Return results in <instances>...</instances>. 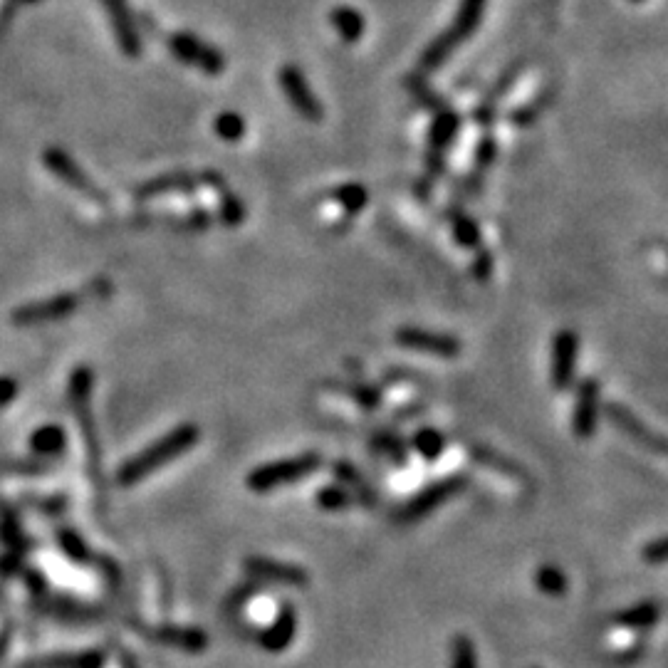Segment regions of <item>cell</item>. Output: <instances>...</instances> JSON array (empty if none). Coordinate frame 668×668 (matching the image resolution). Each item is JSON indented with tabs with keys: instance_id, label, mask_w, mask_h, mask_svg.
Instances as JSON below:
<instances>
[{
	"instance_id": "obj_1",
	"label": "cell",
	"mask_w": 668,
	"mask_h": 668,
	"mask_svg": "<svg viewBox=\"0 0 668 668\" xmlns=\"http://www.w3.org/2000/svg\"><path fill=\"white\" fill-rule=\"evenodd\" d=\"M198 441H201V429H198L196 424H191V421H184V424L166 431L159 441H154L151 446H146L144 451H139L137 456L124 461L122 466L117 468L114 483H117L119 488H134V485L144 483L146 478L154 476L159 468L179 461L184 453H189L191 448L198 446Z\"/></svg>"
},
{
	"instance_id": "obj_2",
	"label": "cell",
	"mask_w": 668,
	"mask_h": 668,
	"mask_svg": "<svg viewBox=\"0 0 668 668\" xmlns=\"http://www.w3.org/2000/svg\"><path fill=\"white\" fill-rule=\"evenodd\" d=\"M92 386H95V374L87 367H77L70 377V404L75 409L77 421L82 429V441L87 451V468H90L92 483L97 485L99 493L104 488L102 478V446L97 436V421L92 414Z\"/></svg>"
},
{
	"instance_id": "obj_3",
	"label": "cell",
	"mask_w": 668,
	"mask_h": 668,
	"mask_svg": "<svg viewBox=\"0 0 668 668\" xmlns=\"http://www.w3.org/2000/svg\"><path fill=\"white\" fill-rule=\"evenodd\" d=\"M322 466H325V456L320 451H305L300 456L278 458V461H268L248 471L245 488L258 495L273 493V490L285 488V485L302 483V480L315 476Z\"/></svg>"
},
{
	"instance_id": "obj_4",
	"label": "cell",
	"mask_w": 668,
	"mask_h": 668,
	"mask_svg": "<svg viewBox=\"0 0 668 668\" xmlns=\"http://www.w3.org/2000/svg\"><path fill=\"white\" fill-rule=\"evenodd\" d=\"M471 485V478L466 473H451V476H443L433 483L424 485L419 493L411 495L406 503H401L394 510V520L401 525H416L421 520H426L429 515L436 513L438 508H443L446 503L456 500L458 495H463Z\"/></svg>"
},
{
	"instance_id": "obj_5",
	"label": "cell",
	"mask_w": 668,
	"mask_h": 668,
	"mask_svg": "<svg viewBox=\"0 0 668 668\" xmlns=\"http://www.w3.org/2000/svg\"><path fill=\"white\" fill-rule=\"evenodd\" d=\"M394 342L401 349H409V352H421L431 354L438 359H458L463 352L461 337L451 332H436L426 330V327H414L404 325L394 332Z\"/></svg>"
},
{
	"instance_id": "obj_6",
	"label": "cell",
	"mask_w": 668,
	"mask_h": 668,
	"mask_svg": "<svg viewBox=\"0 0 668 668\" xmlns=\"http://www.w3.org/2000/svg\"><path fill=\"white\" fill-rule=\"evenodd\" d=\"M483 8H485V0H463L461 10H458L456 23H453L451 28H448L446 33H443L441 38H438L436 43L426 50L424 65L426 67L441 65V62L448 57V52L456 50L458 45H461L463 40H466L468 35L478 28V20H480V15H483Z\"/></svg>"
},
{
	"instance_id": "obj_7",
	"label": "cell",
	"mask_w": 668,
	"mask_h": 668,
	"mask_svg": "<svg viewBox=\"0 0 668 668\" xmlns=\"http://www.w3.org/2000/svg\"><path fill=\"white\" fill-rule=\"evenodd\" d=\"M602 416V384L597 377H584L577 384L572 406V433L579 441H592Z\"/></svg>"
},
{
	"instance_id": "obj_8",
	"label": "cell",
	"mask_w": 668,
	"mask_h": 668,
	"mask_svg": "<svg viewBox=\"0 0 668 668\" xmlns=\"http://www.w3.org/2000/svg\"><path fill=\"white\" fill-rule=\"evenodd\" d=\"M243 572L248 574V579L263 584H283V587L295 589L310 587V572L305 567L295 565V562L273 560V557L248 555L243 560Z\"/></svg>"
},
{
	"instance_id": "obj_9",
	"label": "cell",
	"mask_w": 668,
	"mask_h": 668,
	"mask_svg": "<svg viewBox=\"0 0 668 668\" xmlns=\"http://www.w3.org/2000/svg\"><path fill=\"white\" fill-rule=\"evenodd\" d=\"M82 300H85L82 292H62V295L48 297V300L30 302V305L18 307V310H13L10 320L18 327L48 325V322L65 320L67 315H72V312L82 305Z\"/></svg>"
},
{
	"instance_id": "obj_10",
	"label": "cell",
	"mask_w": 668,
	"mask_h": 668,
	"mask_svg": "<svg viewBox=\"0 0 668 668\" xmlns=\"http://www.w3.org/2000/svg\"><path fill=\"white\" fill-rule=\"evenodd\" d=\"M602 411L609 419V424L624 433L626 438H631L636 446L646 448V451L656 453V456H666L664 436H661L659 431L651 429V426H646L644 421H641L639 416L629 409V406L619 404V401H607V404L602 406Z\"/></svg>"
},
{
	"instance_id": "obj_11",
	"label": "cell",
	"mask_w": 668,
	"mask_h": 668,
	"mask_svg": "<svg viewBox=\"0 0 668 668\" xmlns=\"http://www.w3.org/2000/svg\"><path fill=\"white\" fill-rule=\"evenodd\" d=\"M579 364V334L565 327L552 339V364H550V384L552 389L565 394L574 386Z\"/></svg>"
},
{
	"instance_id": "obj_12",
	"label": "cell",
	"mask_w": 668,
	"mask_h": 668,
	"mask_svg": "<svg viewBox=\"0 0 668 668\" xmlns=\"http://www.w3.org/2000/svg\"><path fill=\"white\" fill-rule=\"evenodd\" d=\"M137 631L144 639L154 641V644L171 646V649L186 651V654H203L211 644L206 631L201 626H179V624H156L144 626L137 624Z\"/></svg>"
},
{
	"instance_id": "obj_13",
	"label": "cell",
	"mask_w": 668,
	"mask_h": 668,
	"mask_svg": "<svg viewBox=\"0 0 668 668\" xmlns=\"http://www.w3.org/2000/svg\"><path fill=\"white\" fill-rule=\"evenodd\" d=\"M295 636H297V609L292 602H283L278 607L275 619L270 621L265 629L258 631L255 641H258V646L263 651L278 656V654H283V651L290 649L292 641H295Z\"/></svg>"
},
{
	"instance_id": "obj_14",
	"label": "cell",
	"mask_w": 668,
	"mask_h": 668,
	"mask_svg": "<svg viewBox=\"0 0 668 668\" xmlns=\"http://www.w3.org/2000/svg\"><path fill=\"white\" fill-rule=\"evenodd\" d=\"M468 458H471L476 466L485 468V471L498 473V476L523 485V488H530V485L535 483V480H532V473L527 471L523 463L505 456V453L495 451L493 446H485V443H471V446H468Z\"/></svg>"
},
{
	"instance_id": "obj_15",
	"label": "cell",
	"mask_w": 668,
	"mask_h": 668,
	"mask_svg": "<svg viewBox=\"0 0 668 668\" xmlns=\"http://www.w3.org/2000/svg\"><path fill=\"white\" fill-rule=\"evenodd\" d=\"M43 161L52 174H55L60 181H65L67 186H72V189H77V191L87 193V196L97 198V201H102V193L97 191V186L87 179L85 171H82L80 166L75 164V159H70L65 151L57 149V146H50V149L43 154Z\"/></svg>"
},
{
	"instance_id": "obj_16",
	"label": "cell",
	"mask_w": 668,
	"mask_h": 668,
	"mask_svg": "<svg viewBox=\"0 0 668 668\" xmlns=\"http://www.w3.org/2000/svg\"><path fill=\"white\" fill-rule=\"evenodd\" d=\"M332 476L339 485H344L352 493L354 505H364V508H377L379 505L377 488L369 483L367 476L352 461H344V458L332 461Z\"/></svg>"
},
{
	"instance_id": "obj_17",
	"label": "cell",
	"mask_w": 668,
	"mask_h": 668,
	"mask_svg": "<svg viewBox=\"0 0 668 668\" xmlns=\"http://www.w3.org/2000/svg\"><path fill=\"white\" fill-rule=\"evenodd\" d=\"M169 50L186 65H196L203 72H211V75L223 70V57L213 48H206L201 40L191 38V35H171Z\"/></svg>"
},
{
	"instance_id": "obj_18",
	"label": "cell",
	"mask_w": 668,
	"mask_h": 668,
	"mask_svg": "<svg viewBox=\"0 0 668 668\" xmlns=\"http://www.w3.org/2000/svg\"><path fill=\"white\" fill-rule=\"evenodd\" d=\"M280 85H283L287 99H290L292 107L302 114L310 122H320L322 119V107L317 102V97L312 95V90L307 87L305 77L297 67H285L283 75H280Z\"/></svg>"
},
{
	"instance_id": "obj_19",
	"label": "cell",
	"mask_w": 668,
	"mask_h": 668,
	"mask_svg": "<svg viewBox=\"0 0 668 668\" xmlns=\"http://www.w3.org/2000/svg\"><path fill=\"white\" fill-rule=\"evenodd\" d=\"M102 5L109 15V23H112L119 48H122L124 55L137 57L139 50H142V43H139L137 25H134L132 13H129L127 0H102Z\"/></svg>"
},
{
	"instance_id": "obj_20",
	"label": "cell",
	"mask_w": 668,
	"mask_h": 668,
	"mask_svg": "<svg viewBox=\"0 0 668 668\" xmlns=\"http://www.w3.org/2000/svg\"><path fill=\"white\" fill-rule=\"evenodd\" d=\"M661 609L659 599H644V602H636L631 607L619 609L612 617V624L621 631H634V634H646V631L654 629L661 621Z\"/></svg>"
},
{
	"instance_id": "obj_21",
	"label": "cell",
	"mask_w": 668,
	"mask_h": 668,
	"mask_svg": "<svg viewBox=\"0 0 668 668\" xmlns=\"http://www.w3.org/2000/svg\"><path fill=\"white\" fill-rule=\"evenodd\" d=\"M369 451L386 458L394 468H406L411 461V448L401 433L391 429H379L369 436Z\"/></svg>"
},
{
	"instance_id": "obj_22",
	"label": "cell",
	"mask_w": 668,
	"mask_h": 668,
	"mask_svg": "<svg viewBox=\"0 0 668 668\" xmlns=\"http://www.w3.org/2000/svg\"><path fill=\"white\" fill-rule=\"evenodd\" d=\"M107 654L102 649H87L80 654H62L48 656V659H35L23 668H104Z\"/></svg>"
},
{
	"instance_id": "obj_23",
	"label": "cell",
	"mask_w": 668,
	"mask_h": 668,
	"mask_svg": "<svg viewBox=\"0 0 668 668\" xmlns=\"http://www.w3.org/2000/svg\"><path fill=\"white\" fill-rule=\"evenodd\" d=\"M409 448H414L416 456L431 466V463L441 461V456L448 448V441H446V436H443L438 429H433V426H421V429H416L414 433H411Z\"/></svg>"
},
{
	"instance_id": "obj_24",
	"label": "cell",
	"mask_w": 668,
	"mask_h": 668,
	"mask_svg": "<svg viewBox=\"0 0 668 668\" xmlns=\"http://www.w3.org/2000/svg\"><path fill=\"white\" fill-rule=\"evenodd\" d=\"M332 389H342L344 396H347L349 401H354V404L364 411H377V409H382V404H384L382 386L372 384V382H362V379H359V382H349L344 386L332 384Z\"/></svg>"
},
{
	"instance_id": "obj_25",
	"label": "cell",
	"mask_w": 668,
	"mask_h": 668,
	"mask_svg": "<svg viewBox=\"0 0 668 668\" xmlns=\"http://www.w3.org/2000/svg\"><path fill=\"white\" fill-rule=\"evenodd\" d=\"M535 587L540 589L545 597H565L567 589H570V579H567V574L562 567L552 565V562H545V565L537 567L535 572Z\"/></svg>"
},
{
	"instance_id": "obj_26",
	"label": "cell",
	"mask_w": 668,
	"mask_h": 668,
	"mask_svg": "<svg viewBox=\"0 0 668 668\" xmlns=\"http://www.w3.org/2000/svg\"><path fill=\"white\" fill-rule=\"evenodd\" d=\"M30 448L38 458H55L65 451V431L60 426L48 424L30 436Z\"/></svg>"
},
{
	"instance_id": "obj_27",
	"label": "cell",
	"mask_w": 668,
	"mask_h": 668,
	"mask_svg": "<svg viewBox=\"0 0 668 668\" xmlns=\"http://www.w3.org/2000/svg\"><path fill=\"white\" fill-rule=\"evenodd\" d=\"M315 503H317V508L325 510V513H342V510L352 508L354 498H352V493L344 488V485L327 483L315 493Z\"/></svg>"
},
{
	"instance_id": "obj_28",
	"label": "cell",
	"mask_w": 668,
	"mask_h": 668,
	"mask_svg": "<svg viewBox=\"0 0 668 668\" xmlns=\"http://www.w3.org/2000/svg\"><path fill=\"white\" fill-rule=\"evenodd\" d=\"M448 651H451L448 668H480L476 641H473L468 634L453 636L451 644H448Z\"/></svg>"
},
{
	"instance_id": "obj_29",
	"label": "cell",
	"mask_w": 668,
	"mask_h": 668,
	"mask_svg": "<svg viewBox=\"0 0 668 668\" xmlns=\"http://www.w3.org/2000/svg\"><path fill=\"white\" fill-rule=\"evenodd\" d=\"M57 540H60L62 552H65L72 562H77V565H90V562H95L92 550L87 547V542L82 540L75 530H67L65 527V530L57 532Z\"/></svg>"
},
{
	"instance_id": "obj_30",
	"label": "cell",
	"mask_w": 668,
	"mask_h": 668,
	"mask_svg": "<svg viewBox=\"0 0 668 668\" xmlns=\"http://www.w3.org/2000/svg\"><path fill=\"white\" fill-rule=\"evenodd\" d=\"M451 226H453V238L458 240V245L468 250L480 248V228L473 218H468L466 213H451Z\"/></svg>"
},
{
	"instance_id": "obj_31",
	"label": "cell",
	"mask_w": 668,
	"mask_h": 668,
	"mask_svg": "<svg viewBox=\"0 0 668 668\" xmlns=\"http://www.w3.org/2000/svg\"><path fill=\"white\" fill-rule=\"evenodd\" d=\"M332 23L347 40H357L364 30V18L354 8H337L332 13Z\"/></svg>"
},
{
	"instance_id": "obj_32",
	"label": "cell",
	"mask_w": 668,
	"mask_h": 668,
	"mask_svg": "<svg viewBox=\"0 0 668 668\" xmlns=\"http://www.w3.org/2000/svg\"><path fill=\"white\" fill-rule=\"evenodd\" d=\"M332 198L349 213V216H354V213H359L364 206H367V189L359 184L339 186V189L332 193Z\"/></svg>"
},
{
	"instance_id": "obj_33",
	"label": "cell",
	"mask_w": 668,
	"mask_h": 668,
	"mask_svg": "<svg viewBox=\"0 0 668 668\" xmlns=\"http://www.w3.org/2000/svg\"><path fill=\"white\" fill-rule=\"evenodd\" d=\"M265 584L263 582H255V579H248V582L238 584L236 589L231 592V597H228L226 602V612H240V609L245 607L248 602H253L255 597H258V592H263Z\"/></svg>"
},
{
	"instance_id": "obj_34",
	"label": "cell",
	"mask_w": 668,
	"mask_h": 668,
	"mask_svg": "<svg viewBox=\"0 0 668 668\" xmlns=\"http://www.w3.org/2000/svg\"><path fill=\"white\" fill-rule=\"evenodd\" d=\"M216 132L221 134L223 139H228V142H236V139L243 137L245 124H243V119L238 117V114L226 112V114H221V117L216 119Z\"/></svg>"
},
{
	"instance_id": "obj_35",
	"label": "cell",
	"mask_w": 668,
	"mask_h": 668,
	"mask_svg": "<svg viewBox=\"0 0 668 668\" xmlns=\"http://www.w3.org/2000/svg\"><path fill=\"white\" fill-rule=\"evenodd\" d=\"M646 654V641L644 639H634L631 644L621 646V649L614 654V664L617 666H634L644 659Z\"/></svg>"
},
{
	"instance_id": "obj_36",
	"label": "cell",
	"mask_w": 668,
	"mask_h": 668,
	"mask_svg": "<svg viewBox=\"0 0 668 668\" xmlns=\"http://www.w3.org/2000/svg\"><path fill=\"white\" fill-rule=\"evenodd\" d=\"M666 557H668V542L664 535L654 537V540H649L644 547H641V560H644L646 565H664Z\"/></svg>"
},
{
	"instance_id": "obj_37",
	"label": "cell",
	"mask_w": 668,
	"mask_h": 668,
	"mask_svg": "<svg viewBox=\"0 0 668 668\" xmlns=\"http://www.w3.org/2000/svg\"><path fill=\"white\" fill-rule=\"evenodd\" d=\"M243 203L238 201L236 196H226L221 201V221L226 223V226H238V223H243Z\"/></svg>"
},
{
	"instance_id": "obj_38",
	"label": "cell",
	"mask_w": 668,
	"mask_h": 668,
	"mask_svg": "<svg viewBox=\"0 0 668 668\" xmlns=\"http://www.w3.org/2000/svg\"><path fill=\"white\" fill-rule=\"evenodd\" d=\"M471 273L478 283H488L490 275H493V253H488V250H480L478 258L473 260V265H471Z\"/></svg>"
},
{
	"instance_id": "obj_39",
	"label": "cell",
	"mask_w": 668,
	"mask_h": 668,
	"mask_svg": "<svg viewBox=\"0 0 668 668\" xmlns=\"http://www.w3.org/2000/svg\"><path fill=\"white\" fill-rule=\"evenodd\" d=\"M18 382H15V379H10V377H0V409H3V406H8L10 401L15 399V396H18Z\"/></svg>"
},
{
	"instance_id": "obj_40",
	"label": "cell",
	"mask_w": 668,
	"mask_h": 668,
	"mask_svg": "<svg viewBox=\"0 0 668 668\" xmlns=\"http://www.w3.org/2000/svg\"><path fill=\"white\" fill-rule=\"evenodd\" d=\"M119 668H139L137 659L132 656V651L119 649Z\"/></svg>"
},
{
	"instance_id": "obj_41",
	"label": "cell",
	"mask_w": 668,
	"mask_h": 668,
	"mask_svg": "<svg viewBox=\"0 0 668 668\" xmlns=\"http://www.w3.org/2000/svg\"><path fill=\"white\" fill-rule=\"evenodd\" d=\"M23 3H38V0H23Z\"/></svg>"
},
{
	"instance_id": "obj_42",
	"label": "cell",
	"mask_w": 668,
	"mask_h": 668,
	"mask_svg": "<svg viewBox=\"0 0 668 668\" xmlns=\"http://www.w3.org/2000/svg\"><path fill=\"white\" fill-rule=\"evenodd\" d=\"M532 668H537V666H532Z\"/></svg>"
}]
</instances>
